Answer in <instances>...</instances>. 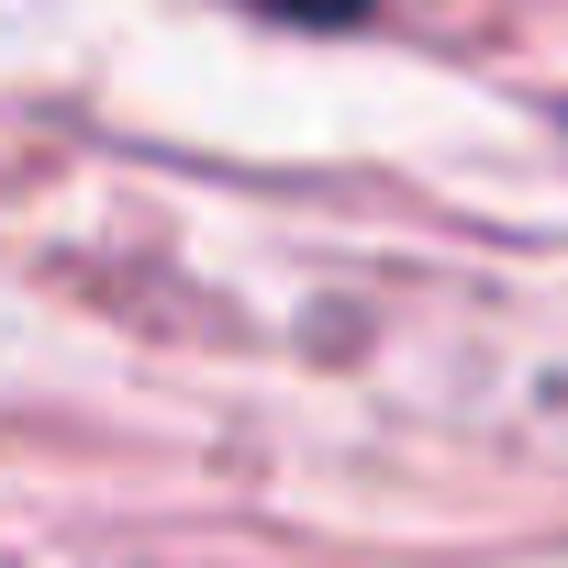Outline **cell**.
Segmentation results:
<instances>
[{
    "mask_svg": "<svg viewBox=\"0 0 568 568\" xmlns=\"http://www.w3.org/2000/svg\"><path fill=\"white\" fill-rule=\"evenodd\" d=\"M267 12H291V23H357V12H379V0H267Z\"/></svg>",
    "mask_w": 568,
    "mask_h": 568,
    "instance_id": "obj_1",
    "label": "cell"
}]
</instances>
